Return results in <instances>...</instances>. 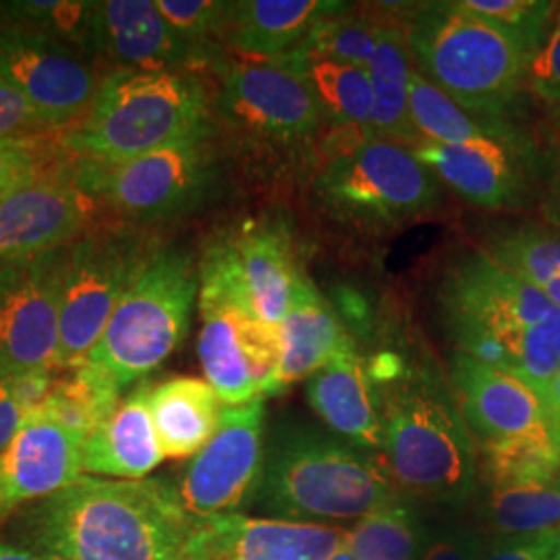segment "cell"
<instances>
[{"mask_svg": "<svg viewBox=\"0 0 560 560\" xmlns=\"http://www.w3.org/2000/svg\"><path fill=\"white\" fill-rule=\"evenodd\" d=\"M548 217L560 224V185L557 187L555 196H552V201L548 203Z\"/></svg>", "mask_w": 560, "mask_h": 560, "instance_id": "cell-47", "label": "cell"}, {"mask_svg": "<svg viewBox=\"0 0 560 560\" xmlns=\"http://www.w3.org/2000/svg\"><path fill=\"white\" fill-rule=\"evenodd\" d=\"M430 532L418 502L399 499L355 521L332 560H418Z\"/></svg>", "mask_w": 560, "mask_h": 560, "instance_id": "cell-29", "label": "cell"}, {"mask_svg": "<svg viewBox=\"0 0 560 560\" xmlns=\"http://www.w3.org/2000/svg\"><path fill=\"white\" fill-rule=\"evenodd\" d=\"M62 161L0 196V264L67 247L88 231L96 200Z\"/></svg>", "mask_w": 560, "mask_h": 560, "instance_id": "cell-17", "label": "cell"}, {"mask_svg": "<svg viewBox=\"0 0 560 560\" xmlns=\"http://www.w3.org/2000/svg\"><path fill=\"white\" fill-rule=\"evenodd\" d=\"M0 73L34 108L46 129L83 117L98 92L92 59L40 32L0 25Z\"/></svg>", "mask_w": 560, "mask_h": 560, "instance_id": "cell-15", "label": "cell"}, {"mask_svg": "<svg viewBox=\"0 0 560 560\" xmlns=\"http://www.w3.org/2000/svg\"><path fill=\"white\" fill-rule=\"evenodd\" d=\"M162 18L180 38L200 48H212V42L226 38L235 2L222 0H156Z\"/></svg>", "mask_w": 560, "mask_h": 560, "instance_id": "cell-37", "label": "cell"}, {"mask_svg": "<svg viewBox=\"0 0 560 560\" xmlns=\"http://www.w3.org/2000/svg\"><path fill=\"white\" fill-rule=\"evenodd\" d=\"M480 560H560V529L504 536L488 544Z\"/></svg>", "mask_w": 560, "mask_h": 560, "instance_id": "cell-40", "label": "cell"}, {"mask_svg": "<svg viewBox=\"0 0 560 560\" xmlns=\"http://www.w3.org/2000/svg\"><path fill=\"white\" fill-rule=\"evenodd\" d=\"M405 38L421 75L478 117L502 119L527 83L532 55L460 2L409 9Z\"/></svg>", "mask_w": 560, "mask_h": 560, "instance_id": "cell-6", "label": "cell"}, {"mask_svg": "<svg viewBox=\"0 0 560 560\" xmlns=\"http://www.w3.org/2000/svg\"><path fill=\"white\" fill-rule=\"evenodd\" d=\"M44 122L20 92L0 73V140L38 136Z\"/></svg>", "mask_w": 560, "mask_h": 560, "instance_id": "cell-42", "label": "cell"}, {"mask_svg": "<svg viewBox=\"0 0 560 560\" xmlns=\"http://www.w3.org/2000/svg\"><path fill=\"white\" fill-rule=\"evenodd\" d=\"M83 439L38 409L27 416L20 434L0 453V527L23 506L85 476Z\"/></svg>", "mask_w": 560, "mask_h": 560, "instance_id": "cell-21", "label": "cell"}, {"mask_svg": "<svg viewBox=\"0 0 560 560\" xmlns=\"http://www.w3.org/2000/svg\"><path fill=\"white\" fill-rule=\"evenodd\" d=\"M486 538L469 527H439L432 529L421 548L418 560H480Z\"/></svg>", "mask_w": 560, "mask_h": 560, "instance_id": "cell-41", "label": "cell"}, {"mask_svg": "<svg viewBox=\"0 0 560 560\" xmlns=\"http://www.w3.org/2000/svg\"><path fill=\"white\" fill-rule=\"evenodd\" d=\"M457 353L515 374L541 397L560 370V310L486 252H467L439 287Z\"/></svg>", "mask_w": 560, "mask_h": 560, "instance_id": "cell-2", "label": "cell"}, {"mask_svg": "<svg viewBox=\"0 0 560 560\" xmlns=\"http://www.w3.org/2000/svg\"><path fill=\"white\" fill-rule=\"evenodd\" d=\"M384 25L386 21L355 15L351 13V9H347L332 18L322 20L293 52L275 60H335L368 69Z\"/></svg>", "mask_w": 560, "mask_h": 560, "instance_id": "cell-33", "label": "cell"}, {"mask_svg": "<svg viewBox=\"0 0 560 560\" xmlns=\"http://www.w3.org/2000/svg\"><path fill=\"white\" fill-rule=\"evenodd\" d=\"M305 395L335 436L381 457L382 425L376 386L353 340L307 378Z\"/></svg>", "mask_w": 560, "mask_h": 560, "instance_id": "cell-23", "label": "cell"}, {"mask_svg": "<svg viewBox=\"0 0 560 560\" xmlns=\"http://www.w3.org/2000/svg\"><path fill=\"white\" fill-rule=\"evenodd\" d=\"M481 509L486 525L501 538L560 529V474L550 480L490 488Z\"/></svg>", "mask_w": 560, "mask_h": 560, "instance_id": "cell-32", "label": "cell"}, {"mask_svg": "<svg viewBox=\"0 0 560 560\" xmlns=\"http://www.w3.org/2000/svg\"><path fill=\"white\" fill-rule=\"evenodd\" d=\"M279 335L280 390L295 382L307 381L351 340L301 266L293 277L289 307L279 324Z\"/></svg>", "mask_w": 560, "mask_h": 560, "instance_id": "cell-25", "label": "cell"}, {"mask_svg": "<svg viewBox=\"0 0 560 560\" xmlns=\"http://www.w3.org/2000/svg\"><path fill=\"white\" fill-rule=\"evenodd\" d=\"M559 131H560V119H559Z\"/></svg>", "mask_w": 560, "mask_h": 560, "instance_id": "cell-48", "label": "cell"}, {"mask_svg": "<svg viewBox=\"0 0 560 560\" xmlns=\"http://www.w3.org/2000/svg\"><path fill=\"white\" fill-rule=\"evenodd\" d=\"M210 96L191 71H110L65 148L83 161L122 162L210 136Z\"/></svg>", "mask_w": 560, "mask_h": 560, "instance_id": "cell-5", "label": "cell"}, {"mask_svg": "<svg viewBox=\"0 0 560 560\" xmlns=\"http://www.w3.org/2000/svg\"><path fill=\"white\" fill-rule=\"evenodd\" d=\"M370 374L381 413V459L400 494L430 504L469 501L480 486V453L453 388L397 361Z\"/></svg>", "mask_w": 560, "mask_h": 560, "instance_id": "cell-3", "label": "cell"}, {"mask_svg": "<svg viewBox=\"0 0 560 560\" xmlns=\"http://www.w3.org/2000/svg\"><path fill=\"white\" fill-rule=\"evenodd\" d=\"M345 536L337 525L231 513L198 521L185 560H332Z\"/></svg>", "mask_w": 560, "mask_h": 560, "instance_id": "cell-20", "label": "cell"}, {"mask_svg": "<svg viewBox=\"0 0 560 560\" xmlns=\"http://www.w3.org/2000/svg\"><path fill=\"white\" fill-rule=\"evenodd\" d=\"M316 194L342 221L388 226L434 210L441 203L442 183L411 148L374 138L330 159Z\"/></svg>", "mask_w": 560, "mask_h": 560, "instance_id": "cell-9", "label": "cell"}, {"mask_svg": "<svg viewBox=\"0 0 560 560\" xmlns=\"http://www.w3.org/2000/svg\"><path fill=\"white\" fill-rule=\"evenodd\" d=\"M527 83L540 101L560 108V9L546 40L529 62Z\"/></svg>", "mask_w": 560, "mask_h": 560, "instance_id": "cell-39", "label": "cell"}, {"mask_svg": "<svg viewBox=\"0 0 560 560\" xmlns=\"http://www.w3.org/2000/svg\"><path fill=\"white\" fill-rule=\"evenodd\" d=\"M65 156L52 152L38 136L0 140V196L57 166Z\"/></svg>", "mask_w": 560, "mask_h": 560, "instance_id": "cell-38", "label": "cell"}, {"mask_svg": "<svg viewBox=\"0 0 560 560\" xmlns=\"http://www.w3.org/2000/svg\"><path fill=\"white\" fill-rule=\"evenodd\" d=\"M339 0H241L235 2L226 44L249 60L293 52L326 18L347 11Z\"/></svg>", "mask_w": 560, "mask_h": 560, "instance_id": "cell-26", "label": "cell"}, {"mask_svg": "<svg viewBox=\"0 0 560 560\" xmlns=\"http://www.w3.org/2000/svg\"><path fill=\"white\" fill-rule=\"evenodd\" d=\"M73 179L122 219L166 221L200 206L214 180V161L208 138H198L122 162L75 156Z\"/></svg>", "mask_w": 560, "mask_h": 560, "instance_id": "cell-10", "label": "cell"}, {"mask_svg": "<svg viewBox=\"0 0 560 560\" xmlns=\"http://www.w3.org/2000/svg\"><path fill=\"white\" fill-rule=\"evenodd\" d=\"M152 386L143 381L127 390L117 409L83 439L85 476L145 480L166 459L150 413Z\"/></svg>", "mask_w": 560, "mask_h": 560, "instance_id": "cell-24", "label": "cell"}, {"mask_svg": "<svg viewBox=\"0 0 560 560\" xmlns=\"http://www.w3.org/2000/svg\"><path fill=\"white\" fill-rule=\"evenodd\" d=\"M196 525L173 480L81 476L23 506L0 538L44 560H185Z\"/></svg>", "mask_w": 560, "mask_h": 560, "instance_id": "cell-1", "label": "cell"}, {"mask_svg": "<svg viewBox=\"0 0 560 560\" xmlns=\"http://www.w3.org/2000/svg\"><path fill=\"white\" fill-rule=\"evenodd\" d=\"M156 252L138 229H90L67 249L55 370H73L101 340L120 298Z\"/></svg>", "mask_w": 560, "mask_h": 560, "instance_id": "cell-8", "label": "cell"}, {"mask_svg": "<svg viewBox=\"0 0 560 560\" xmlns=\"http://www.w3.org/2000/svg\"><path fill=\"white\" fill-rule=\"evenodd\" d=\"M217 390L200 378L152 386L150 413L166 459H191L217 434L222 416Z\"/></svg>", "mask_w": 560, "mask_h": 560, "instance_id": "cell-27", "label": "cell"}, {"mask_svg": "<svg viewBox=\"0 0 560 560\" xmlns=\"http://www.w3.org/2000/svg\"><path fill=\"white\" fill-rule=\"evenodd\" d=\"M0 560H44L38 555L0 538Z\"/></svg>", "mask_w": 560, "mask_h": 560, "instance_id": "cell-45", "label": "cell"}, {"mask_svg": "<svg viewBox=\"0 0 560 560\" xmlns=\"http://www.w3.org/2000/svg\"><path fill=\"white\" fill-rule=\"evenodd\" d=\"M30 413L32 409L21 397L18 378L0 374V453L20 434Z\"/></svg>", "mask_w": 560, "mask_h": 560, "instance_id": "cell-43", "label": "cell"}, {"mask_svg": "<svg viewBox=\"0 0 560 560\" xmlns=\"http://www.w3.org/2000/svg\"><path fill=\"white\" fill-rule=\"evenodd\" d=\"M90 57L113 71H191L217 52L180 38L154 0H94Z\"/></svg>", "mask_w": 560, "mask_h": 560, "instance_id": "cell-19", "label": "cell"}, {"mask_svg": "<svg viewBox=\"0 0 560 560\" xmlns=\"http://www.w3.org/2000/svg\"><path fill=\"white\" fill-rule=\"evenodd\" d=\"M544 400L552 413V420L557 423L560 432V370L557 372V376L552 378V382L548 384V390L544 395Z\"/></svg>", "mask_w": 560, "mask_h": 560, "instance_id": "cell-44", "label": "cell"}, {"mask_svg": "<svg viewBox=\"0 0 560 560\" xmlns=\"http://www.w3.org/2000/svg\"><path fill=\"white\" fill-rule=\"evenodd\" d=\"M298 266L284 224L247 221L212 241L198 270L200 282L247 301L260 318L279 326Z\"/></svg>", "mask_w": 560, "mask_h": 560, "instance_id": "cell-16", "label": "cell"}, {"mask_svg": "<svg viewBox=\"0 0 560 560\" xmlns=\"http://www.w3.org/2000/svg\"><path fill=\"white\" fill-rule=\"evenodd\" d=\"M266 399L222 407L217 434L175 481L183 509L203 521L241 513L258 492L266 457Z\"/></svg>", "mask_w": 560, "mask_h": 560, "instance_id": "cell-12", "label": "cell"}, {"mask_svg": "<svg viewBox=\"0 0 560 560\" xmlns=\"http://www.w3.org/2000/svg\"><path fill=\"white\" fill-rule=\"evenodd\" d=\"M94 0H11L0 2V25L40 32L90 57Z\"/></svg>", "mask_w": 560, "mask_h": 560, "instance_id": "cell-34", "label": "cell"}, {"mask_svg": "<svg viewBox=\"0 0 560 560\" xmlns=\"http://www.w3.org/2000/svg\"><path fill=\"white\" fill-rule=\"evenodd\" d=\"M483 252L538 289L560 280V229L523 226L506 231L490 241Z\"/></svg>", "mask_w": 560, "mask_h": 560, "instance_id": "cell-35", "label": "cell"}, {"mask_svg": "<svg viewBox=\"0 0 560 560\" xmlns=\"http://www.w3.org/2000/svg\"><path fill=\"white\" fill-rule=\"evenodd\" d=\"M546 293V298L552 301L557 307L560 310V280H555V282H550V284H546L544 289H540Z\"/></svg>", "mask_w": 560, "mask_h": 560, "instance_id": "cell-46", "label": "cell"}, {"mask_svg": "<svg viewBox=\"0 0 560 560\" xmlns=\"http://www.w3.org/2000/svg\"><path fill=\"white\" fill-rule=\"evenodd\" d=\"M407 499L381 457L307 423H280L270 442L252 506L261 517L345 523Z\"/></svg>", "mask_w": 560, "mask_h": 560, "instance_id": "cell-4", "label": "cell"}, {"mask_svg": "<svg viewBox=\"0 0 560 560\" xmlns=\"http://www.w3.org/2000/svg\"><path fill=\"white\" fill-rule=\"evenodd\" d=\"M409 108L421 141L451 145L517 133L502 119L467 113L457 102L448 98L441 88L425 80L416 67L411 69L409 81Z\"/></svg>", "mask_w": 560, "mask_h": 560, "instance_id": "cell-30", "label": "cell"}, {"mask_svg": "<svg viewBox=\"0 0 560 560\" xmlns=\"http://www.w3.org/2000/svg\"><path fill=\"white\" fill-rule=\"evenodd\" d=\"M411 150L442 185L467 203L499 210L523 201V143L517 133L451 145L420 141Z\"/></svg>", "mask_w": 560, "mask_h": 560, "instance_id": "cell-22", "label": "cell"}, {"mask_svg": "<svg viewBox=\"0 0 560 560\" xmlns=\"http://www.w3.org/2000/svg\"><path fill=\"white\" fill-rule=\"evenodd\" d=\"M451 388L478 444H560V432L540 393L520 376L455 353Z\"/></svg>", "mask_w": 560, "mask_h": 560, "instance_id": "cell-18", "label": "cell"}, {"mask_svg": "<svg viewBox=\"0 0 560 560\" xmlns=\"http://www.w3.org/2000/svg\"><path fill=\"white\" fill-rule=\"evenodd\" d=\"M217 113L240 138L291 143L324 122L310 83L280 60H241L221 69Z\"/></svg>", "mask_w": 560, "mask_h": 560, "instance_id": "cell-14", "label": "cell"}, {"mask_svg": "<svg viewBox=\"0 0 560 560\" xmlns=\"http://www.w3.org/2000/svg\"><path fill=\"white\" fill-rule=\"evenodd\" d=\"M284 65L295 69L310 83L324 120L335 122L337 127L372 129L374 92L365 67L318 59Z\"/></svg>", "mask_w": 560, "mask_h": 560, "instance_id": "cell-31", "label": "cell"}, {"mask_svg": "<svg viewBox=\"0 0 560 560\" xmlns=\"http://www.w3.org/2000/svg\"><path fill=\"white\" fill-rule=\"evenodd\" d=\"M411 69L413 62L407 48L405 27L386 23L368 65L374 92L372 131L381 140L395 141L407 148L421 141L409 108Z\"/></svg>", "mask_w": 560, "mask_h": 560, "instance_id": "cell-28", "label": "cell"}, {"mask_svg": "<svg viewBox=\"0 0 560 560\" xmlns=\"http://www.w3.org/2000/svg\"><path fill=\"white\" fill-rule=\"evenodd\" d=\"M67 247L0 264V374L55 372Z\"/></svg>", "mask_w": 560, "mask_h": 560, "instance_id": "cell-13", "label": "cell"}, {"mask_svg": "<svg viewBox=\"0 0 560 560\" xmlns=\"http://www.w3.org/2000/svg\"><path fill=\"white\" fill-rule=\"evenodd\" d=\"M478 20L521 44L534 59L557 15V2L548 0H459Z\"/></svg>", "mask_w": 560, "mask_h": 560, "instance_id": "cell-36", "label": "cell"}, {"mask_svg": "<svg viewBox=\"0 0 560 560\" xmlns=\"http://www.w3.org/2000/svg\"><path fill=\"white\" fill-rule=\"evenodd\" d=\"M198 295L200 270L191 256L180 249H156L120 298L83 363L120 393L148 381L187 337Z\"/></svg>", "mask_w": 560, "mask_h": 560, "instance_id": "cell-7", "label": "cell"}, {"mask_svg": "<svg viewBox=\"0 0 560 560\" xmlns=\"http://www.w3.org/2000/svg\"><path fill=\"white\" fill-rule=\"evenodd\" d=\"M201 326L198 358L206 382L222 405L235 407L279 395V326L237 300L200 293Z\"/></svg>", "mask_w": 560, "mask_h": 560, "instance_id": "cell-11", "label": "cell"}]
</instances>
